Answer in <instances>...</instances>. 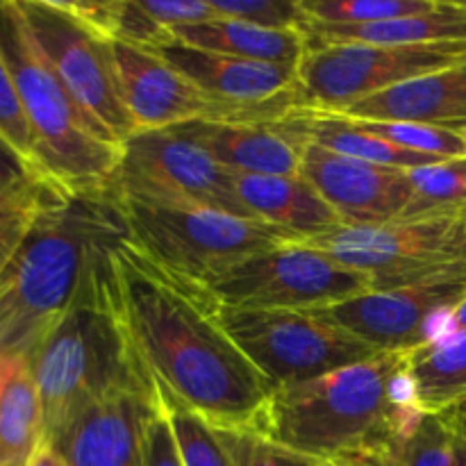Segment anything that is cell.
Masks as SVG:
<instances>
[{"label":"cell","instance_id":"1","mask_svg":"<svg viewBox=\"0 0 466 466\" xmlns=\"http://www.w3.org/2000/svg\"><path fill=\"white\" fill-rule=\"evenodd\" d=\"M116 305L157 390L217 428H255L273 390L232 341L205 287L173 276L127 237L114 250Z\"/></svg>","mask_w":466,"mask_h":466},{"label":"cell","instance_id":"2","mask_svg":"<svg viewBox=\"0 0 466 466\" xmlns=\"http://www.w3.org/2000/svg\"><path fill=\"white\" fill-rule=\"evenodd\" d=\"M130 237L114 182L57 185L0 276V358L27 360L71 308L112 299L114 250Z\"/></svg>","mask_w":466,"mask_h":466},{"label":"cell","instance_id":"3","mask_svg":"<svg viewBox=\"0 0 466 466\" xmlns=\"http://www.w3.org/2000/svg\"><path fill=\"white\" fill-rule=\"evenodd\" d=\"M423 414L414 400L405 353H380L273 391L255 431L285 449L328 462L387 453Z\"/></svg>","mask_w":466,"mask_h":466},{"label":"cell","instance_id":"4","mask_svg":"<svg viewBox=\"0 0 466 466\" xmlns=\"http://www.w3.org/2000/svg\"><path fill=\"white\" fill-rule=\"evenodd\" d=\"M32 378L44 408V441H55L85 410L123 394L159 399L112 299L68 309L36 344Z\"/></svg>","mask_w":466,"mask_h":466},{"label":"cell","instance_id":"5","mask_svg":"<svg viewBox=\"0 0 466 466\" xmlns=\"http://www.w3.org/2000/svg\"><path fill=\"white\" fill-rule=\"evenodd\" d=\"M0 55L30 123L36 173L68 189L112 182L123 146L105 139L68 96L32 39L16 0L0 3Z\"/></svg>","mask_w":466,"mask_h":466},{"label":"cell","instance_id":"6","mask_svg":"<svg viewBox=\"0 0 466 466\" xmlns=\"http://www.w3.org/2000/svg\"><path fill=\"white\" fill-rule=\"evenodd\" d=\"M123 209L132 244L173 276L200 287L253 255L296 244L280 228L217 209L168 208L126 196Z\"/></svg>","mask_w":466,"mask_h":466},{"label":"cell","instance_id":"7","mask_svg":"<svg viewBox=\"0 0 466 466\" xmlns=\"http://www.w3.org/2000/svg\"><path fill=\"white\" fill-rule=\"evenodd\" d=\"M217 317L273 391L380 355L367 341L309 312L218 305Z\"/></svg>","mask_w":466,"mask_h":466},{"label":"cell","instance_id":"8","mask_svg":"<svg viewBox=\"0 0 466 466\" xmlns=\"http://www.w3.org/2000/svg\"><path fill=\"white\" fill-rule=\"evenodd\" d=\"M223 308L321 312L373 291L364 273L296 241L253 255L205 285Z\"/></svg>","mask_w":466,"mask_h":466},{"label":"cell","instance_id":"9","mask_svg":"<svg viewBox=\"0 0 466 466\" xmlns=\"http://www.w3.org/2000/svg\"><path fill=\"white\" fill-rule=\"evenodd\" d=\"M32 39L77 107L112 144L137 132L121 98L112 41L86 27L55 0H16Z\"/></svg>","mask_w":466,"mask_h":466},{"label":"cell","instance_id":"10","mask_svg":"<svg viewBox=\"0 0 466 466\" xmlns=\"http://www.w3.org/2000/svg\"><path fill=\"white\" fill-rule=\"evenodd\" d=\"M460 64H466V41L308 48L299 64V109L341 112L369 96Z\"/></svg>","mask_w":466,"mask_h":466},{"label":"cell","instance_id":"11","mask_svg":"<svg viewBox=\"0 0 466 466\" xmlns=\"http://www.w3.org/2000/svg\"><path fill=\"white\" fill-rule=\"evenodd\" d=\"M112 182L121 196L141 203L253 218L237 194L235 173L176 130L135 132L123 144Z\"/></svg>","mask_w":466,"mask_h":466},{"label":"cell","instance_id":"12","mask_svg":"<svg viewBox=\"0 0 466 466\" xmlns=\"http://www.w3.org/2000/svg\"><path fill=\"white\" fill-rule=\"evenodd\" d=\"M303 244L364 273L373 291H385L466 264V218L339 226Z\"/></svg>","mask_w":466,"mask_h":466},{"label":"cell","instance_id":"13","mask_svg":"<svg viewBox=\"0 0 466 466\" xmlns=\"http://www.w3.org/2000/svg\"><path fill=\"white\" fill-rule=\"evenodd\" d=\"M466 299V264L412 285L367 291L314 312L380 353H410L431 344L440 323Z\"/></svg>","mask_w":466,"mask_h":466},{"label":"cell","instance_id":"14","mask_svg":"<svg viewBox=\"0 0 466 466\" xmlns=\"http://www.w3.org/2000/svg\"><path fill=\"white\" fill-rule=\"evenodd\" d=\"M148 50L230 109L235 123H276L299 109V66L230 57L177 41Z\"/></svg>","mask_w":466,"mask_h":466},{"label":"cell","instance_id":"15","mask_svg":"<svg viewBox=\"0 0 466 466\" xmlns=\"http://www.w3.org/2000/svg\"><path fill=\"white\" fill-rule=\"evenodd\" d=\"M121 98L139 130H173L194 121L235 123V114L209 98L157 53L112 41Z\"/></svg>","mask_w":466,"mask_h":466},{"label":"cell","instance_id":"16","mask_svg":"<svg viewBox=\"0 0 466 466\" xmlns=\"http://www.w3.org/2000/svg\"><path fill=\"white\" fill-rule=\"evenodd\" d=\"M300 177L309 182L344 226H382L403 217L410 200L408 171L350 159L305 144Z\"/></svg>","mask_w":466,"mask_h":466},{"label":"cell","instance_id":"17","mask_svg":"<svg viewBox=\"0 0 466 466\" xmlns=\"http://www.w3.org/2000/svg\"><path fill=\"white\" fill-rule=\"evenodd\" d=\"M159 399L114 396L85 410L55 441L68 466H144V435Z\"/></svg>","mask_w":466,"mask_h":466},{"label":"cell","instance_id":"18","mask_svg":"<svg viewBox=\"0 0 466 466\" xmlns=\"http://www.w3.org/2000/svg\"><path fill=\"white\" fill-rule=\"evenodd\" d=\"M232 173L300 176L303 146L276 123L194 121L173 127Z\"/></svg>","mask_w":466,"mask_h":466},{"label":"cell","instance_id":"19","mask_svg":"<svg viewBox=\"0 0 466 466\" xmlns=\"http://www.w3.org/2000/svg\"><path fill=\"white\" fill-rule=\"evenodd\" d=\"M332 114L364 121L426 123L458 132L466 123V64L403 82Z\"/></svg>","mask_w":466,"mask_h":466},{"label":"cell","instance_id":"20","mask_svg":"<svg viewBox=\"0 0 466 466\" xmlns=\"http://www.w3.org/2000/svg\"><path fill=\"white\" fill-rule=\"evenodd\" d=\"M235 189L250 217L280 228L296 241H309L344 226L323 196L300 176L235 173Z\"/></svg>","mask_w":466,"mask_h":466},{"label":"cell","instance_id":"21","mask_svg":"<svg viewBox=\"0 0 466 466\" xmlns=\"http://www.w3.org/2000/svg\"><path fill=\"white\" fill-rule=\"evenodd\" d=\"M308 48L321 46H419L466 41V3L440 0L435 9L412 16L360 25H330L308 18L300 30Z\"/></svg>","mask_w":466,"mask_h":466},{"label":"cell","instance_id":"22","mask_svg":"<svg viewBox=\"0 0 466 466\" xmlns=\"http://www.w3.org/2000/svg\"><path fill=\"white\" fill-rule=\"evenodd\" d=\"M168 36L171 41L191 48L253 59V62L285 64V66H299L308 50L305 35L300 30H267L226 16H217L214 21L198 23V25L173 27L168 30Z\"/></svg>","mask_w":466,"mask_h":466},{"label":"cell","instance_id":"23","mask_svg":"<svg viewBox=\"0 0 466 466\" xmlns=\"http://www.w3.org/2000/svg\"><path fill=\"white\" fill-rule=\"evenodd\" d=\"M44 444V408L27 360H14L0 391V466H25Z\"/></svg>","mask_w":466,"mask_h":466},{"label":"cell","instance_id":"24","mask_svg":"<svg viewBox=\"0 0 466 466\" xmlns=\"http://www.w3.org/2000/svg\"><path fill=\"white\" fill-rule=\"evenodd\" d=\"M414 400L423 412H441L466 394V330L405 353Z\"/></svg>","mask_w":466,"mask_h":466},{"label":"cell","instance_id":"25","mask_svg":"<svg viewBox=\"0 0 466 466\" xmlns=\"http://www.w3.org/2000/svg\"><path fill=\"white\" fill-rule=\"evenodd\" d=\"M410 200L399 221L466 218V157L410 168Z\"/></svg>","mask_w":466,"mask_h":466},{"label":"cell","instance_id":"26","mask_svg":"<svg viewBox=\"0 0 466 466\" xmlns=\"http://www.w3.org/2000/svg\"><path fill=\"white\" fill-rule=\"evenodd\" d=\"M55 187L57 182L48 177L32 176L0 191V276L21 248L23 239L53 196Z\"/></svg>","mask_w":466,"mask_h":466},{"label":"cell","instance_id":"27","mask_svg":"<svg viewBox=\"0 0 466 466\" xmlns=\"http://www.w3.org/2000/svg\"><path fill=\"white\" fill-rule=\"evenodd\" d=\"M159 405L167 412L173 428L177 451L185 466H235V460L223 446L217 428L200 417L196 410L182 403L176 396L157 390Z\"/></svg>","mask_w":466,"mask_h":466},{"label":"cell","instance_id":"28","mask_svg":"<svg viewBox=\"0 0 466 466\" xmlns=\"http://www.w3.org/2000/svg\"><path fill=\"white\" fill-rule=\"evenodd\" d=\"M328 114V112H326ZM339 116V114H337ZM367 135L378 137L396 148L410 150V153L428 155L437 159H462L466 157V146L462 137L455 130L440 126H426V123L410 121H364V118L341 116Z\"/></svg>","mask_w":466,"mask_h":466},{"label":"cell","instance_id":"29","mask_svg":"<svg viewBox=\"0 0 466 466\" xmlns=\"http://www.w3.org/2000/svg\"><path fill=\"white\" fill-rule=\"evenodd\" d=\"M312 21L360 25L431 12L440 0H300Z\"/></svg>","mask_w":466,"mask_h":466},{"label":"cell","instance_id":"30","mask_svg":"<svg viewBox=\"0 0 466 466\" xmlns=\"http://www.w3.org/2000/svg\"><path fill=\"white\" fill-rule=\"evenodd\" d=\"M391 466H453V432L440 414L426 412L390 451Z\"/></svg>","mask_w":466,"mask_h":466},{"label":"cell","instance_id":"31","mask_svg":"<svg viewBox=\"0 0 466 466\" xmlns=\"http://www.w3.org/2000/svg\"><path fill=\"white\" fill-rule=\"evenodd\" d=\"M217 432L235 466H319L317 460L276 444L255 428H217Z\"/></svg>","mask_w":466,"mask_h":466},{"label":"cell","instance_id":"32","mask_svg":"<svg viewBox=\"0 0 466 466\" xmlns=\"http://www.w3.org/2000/svg\"><path fill=\"white\" fill-rule=\"evenodd\" d=\"M218 16L267 30H303L308 23L300 0H209Z\"/></svg>","mask_w":466,"mask_h":466},{"label":"cell","instance_id":"33","mask_svg":"<svg viewBox=\"0 0 466 466\" xmlns=\"http://www.w3.org/2000/svg\"><path fill=\"white\" fill-rule=\"evenodd\" d=\"M0 135L35 168V139L7 62L0 55ZM36 171V168H35Z\"/></svg>","mask_w":466,"mask_h":466},{"label":"cell","instance_id":"34","mask_svg":"<svg viewBox=\"0 0 466 466\" xmlns=\"http://www.w3.org/2000/svg\"><path fill=\"white\" fill-rule=\"evenodd\" d=\"M141 9L164 30L182 25H198L218 16L209 0H139Z\"/></svg>","mask_w":466,"mask_h":466},{"label":"cell","instance_id":"35","mask_svg":"<svg viewBox=\"0 0 466 466\" xmlns=\"http://www.w3.org/2000/svg\"><path fill=\"white\" fill-rule=\"evenodd\" d=\"M144 466H185L177 451L173 428L159 405L150 417L144 435Z\"/></svg>","mask_w":466,"mask_h":466},{"label":"cell","instance_id":"36","mask_svg":"<svg viewBox=\"0 0 466 466\" xmlns=\"http://www.w3.org/2000/svg\"><path fill=\"white\" fill-rule=\"evenodd\" d=\"M39 173L32 168V164L0 135V191L9 189V187L18 185V182L27 180Z\"/></svg>","mask_w":466,"mask_h":466},{"label":"cell","instance_id":"37","mask_svg":"<svg viewBox=\"0 0 466 466\" xmlns=\"http://www.w3.org/2000/svg\"><path fill=\"white\" fill-rule=\"evenodd\" d=\"M437 414H440L441 421L446 423V428H449L455 437L466 441V394Z\"/></svg>","mask_w":466,"mask_h":466},{"label":"cell","instance_id":"38","mask_svg":"<svg viewBox=\"0 0 466 466\" xmlns=\"http://www.w3.org/2000/svg\"><path fill=\"white\" fill-rule=\"evenodd\" d=\"M319 466H391V462L387 453H358L328 460V462H319Z\"/></svg>","mask_w":466,"mask_h":466},{"label":"cell","instance_id":"39","mask_svg":"<svg viewBox=\"0 0 466 466\" xmlns=\"http://www.w3.org/2000/svg\"><path fill=\"white\" fill-rule=\"evenodd\" d=\"M462 330H466V299L453 309V312L449 314V317L444 319V321L440 323V328H437V335L432 341L444 339V337L455 335V332H462Z\"/></svg>","mask_w":466,"mask_h":466},{"label":"cell","instance_id":"40","mask_svg":"<svg viewBox=\"0 0 466 466\" xmlns=\"http://www.w3.org/2000/svg\"><path fill=\"white\" fill-rule=\"evenodd\" d=\"M25 466H68V464L53 444L44 441V444L35 451V455H32L30 462Z\"/></svg>","mask_w":466,"mask_h":466},{"label":"cell","instance_id":"41","mask_svg":"<svg viewBox=\"0 0 466 466\" xmlns=\"http://www.w3.org/2000/svg\"><path fill=\"white\" fill-rule=\"evenodd\" d=\"M453 466H466V441L453 435Z\"/></svg>","mask_w":466,"mask_h":466},{"label":"cell","instance_id":"42","mask_svg":"<svg viewBox=\"0 0 466 466\" xmlns=\"http://www.w3.org/2000/svg\"><path fill=\"white\" fill-rule=\"evenodd\" d=\"M12 362H14V360L0 358V391H3L5 380H7V373H9V367H12Z\"/></svg>","mask_w":466,"mask_h":466},{"label":"cell","instance_id":"43","mask_svg":"<svg viewBox=\"0 0 466 466\" xmlns=\"http://www.w3.org/2000/svg\"><path fill=\"white\" fill-rule=\"evenodd\" d=\"M458 135L462 137V141H464V146H466V123H464L462 127H460V130H458Z\"/></svg>","mask_w":466,"mask_h":466}]
</instances>
